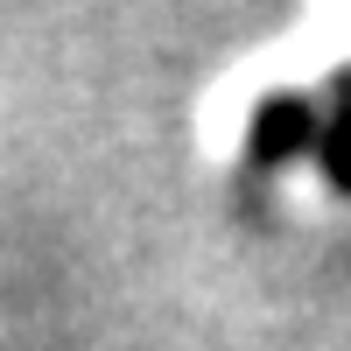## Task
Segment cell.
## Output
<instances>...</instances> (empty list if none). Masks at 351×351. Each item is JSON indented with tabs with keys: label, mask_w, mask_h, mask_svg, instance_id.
Wrapping results in <instances>:
<instances>
[{
	"label": "cell",
	"mask_w": 351,
	"mask_h": 351,
	"mask_svg": "<svg viewBox=\"0 0 351 351\" xmlns=\"http://www.w3.org/2000/svg\"><path fill=\"white\" fill-rule=\"evenodd\" d=\"M316 141V112H309V99H260V112H253V134H246V148H253V162H281V155H295V148H309Z\"/></svg>",
	"instance_id": "obj_1"
},
{
	"label": "cell",
	"mask_w": 351,
	"mask_h": 351,
	"mask_svg": "<svg viewBox=\"0 0 351 351\" xmlns=\"http://www.w3.org/2000/svg\"><path fill=\"white\" fill-rule=\"evenodd\" d=\"M324 162H330V176H337V183L351 190V112H344V120L324 134Z\"/></svg>",
	"instance_id": "obj_2"
}]
</instances>
